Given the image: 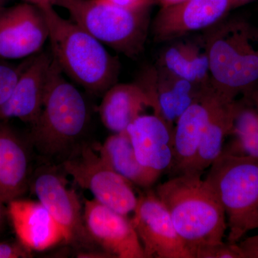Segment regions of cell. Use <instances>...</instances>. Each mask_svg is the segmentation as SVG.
<instances>
[{"label":"cell","instance_id":"cell-13","mask_svg":"<svg viewBox=\"0 0 258 258\" xmlns=\"http://www.w3.org/2000/svg\"><path fill=\"white\" fill-rule=\"evenodd\" d=\"M138 81L149 96L154 114L174 127L180 115L198 101L210 83L195 84L159 64L145 70Z\"/></svg>","mask_w":258,"mask_h":258},{"label":"cell","instance_id":"cell-3","mask_svg":"<svg viewBox=\"0 0 258 258\" xmlns=\"http://www.w3.org/2000/svg\"><path fill=\"white\" fill-rule=\"evenodd\" d=\"M53 6L40 7L49 30L52 56L62 73L94 95H103L118 81L120 63L99 40L57 14Z\"/></svg>","mask_w":258,"mask_h":258},{"label":"cell","instance_id":"cell-10","mask_svg":"<svg viewBox=\"0 0 258 258\" xmlns=\"http://www.w3.org/2000/svg\"><path fill=\"white\" fill-rule=\"evenodd\" d=\"M42 10L25 3L0 12V59L18 60L37 55L48 40Z\"/></svg>","mask_w":258,"mask_h":258},{"label":"cell","instance_id":"cell-15","mask_svg":"<svg viewBox=\"0 0 258 258\" xmlns=\"http://www.w3.org/2000/svg\"><path fill=\"white\" fill-rule=\"evenodd\" d=\"M52 54L40 52L30 57L8 101L0 106V121L19 118L32 124L43 103Z\"/></svg>","mask_w":258,"mask_h":258},{"label":"cell","instance_id":"cell-5","mask_svg":"<svg viewBox=\"0 0 258 258\" xmlns=\"http://www.w3.org/2000/svg\"><path fill=\"white\" fill-rule=\"evenodd\" d=\"M209 168L205 180L225 211L227 242L238 243L258 229V159L222 152Z\"/></svg>","mask_w":258,"mask_h":258},{"label":"cell","instance_id":"cell-29","mask_svg":"<svg viewBox=\"0 0 258 258\" xmlns=\"http://www.w3.org/2000/svg\"><path fill=\"white\" fill-rule=\"evenodd\" d=\"M30 4L35 5L38 7L54 6L57 4L58 0H24Z\"/></svg>","mask_w":258,"mask_h":258},{"label":"cell","instance_id":"cell-12","mask_svg":"<svg viewBox=\"0 0 258 258\" xmlns=\"http://www.w3.org/2000/svg\"><path fill=\"white\" fill-rule=\"evenodd\" d=\"M231 0H186L161 8L152 23L157 42H171L220 23L232 5Z\"/></svg>","mask_w":258,"mask_h":258},{"label":"cell","instance_id":"cell-14","mask_svg":"<svg viewBox=\"0 0 258 258\" xmlns=\"http://www.w3.org/2000/svg\"><path fill=\"white\" fill-rule=\"evenodd\" d=\"M174 128L157 115L142 114L125 130L140 164L160 176L172 166Z\"/></svg>","mask_w":258,"mask_h":258},{"label":"cell","instance_id":"cell-16","mask_svg":"<svg viewBox=\"0 0 258 258\" xmlns=\"http://www.w3.org/2000/svg\"><path fill=\"white\" fill-rule=\"evenodd\" d=\"M217 95V88L210 82L198 101L176 120L173 133L174 161L169 171L171 176L186 172L192 165Z\"/></svg>","mask_w":258,"mask_h":258},{"label":"cell","instance_id":"cell-2","mask_svg":"<svg viewBox=\"0 0 258 258\" xmlns=\"http://www.w3.org/2000/svg\"><path fill=\"white\" fill-rule=\"evenodd\" d=\"M88 120L84 96L52 57L41 111L31 124L29 142L45 159L63 161L80 145Z\"/></svg>","mask_w":258,"mask_h":258},{"label":"cell","instance_id":"cell-30","mask_svg":"<svg viewBox=\"0 0 258 258\" xmlns=\"http://www.w3.org/2000/svg\"><path fill=\"white\" fill-rule=\"evenodd\" d=\"M186 0H158L159 4L164 8H169V7L174 6V5H179L180 3H184Z\"/></svg>","mask_w":258,"mask_h":258},{"label":"cell","instance_id":"cell-34","mask_svg":"<svg viewBox=\"0 0 258 258\" xmlns=\"http://www.w3.org/2000/svg\"><path fill=\"white\" fill-rule=\"evenodd\" d=\"M255 35H256V39H257V43H258V31L257 32H256Z\"/></svg>","mask_w":258,"mask_h":258},{"label":"cell","instance_id":"cell-6","mask_svg":"<svg viewBox=\"0 0 258 258\" xmlns=\"http://www.w3.org/2000/svg\"><path fill=\"white\" fill-rule=\"evenodd\" d=\"M73 21L101 43L135 57L143 51L149 28V8L128 9L104 0H58Z\"/></svg>","mask_w":258,"mask_h":258},{"label":"cell","instance_id":"cell-17","mask_svg":"<svg viewBox=\"0 0 258 258\" xmlns=\"http://www.w3.org/2000/svg\"><path fill=\"white\" fill-rule=\"evenodd\" d=\"M8 214L18 240L32 252L66 242L64 231L40 202L12 200Z\"/></svg>","mask_w":258,"mask_h":258},{"label":"cell","instance_id":"cell-33","mask_svg":"<svg viewBox=\"0 0 258 258\" xmlns=\"http://www.w3.org/2000/svg\"><path fill=\"white\" fill-rule=\"evenodd\" d=\"M231 1H232V3H238V2L245 1V0H231Z\"/></svg>","mask_w":258,"mask_h":258},{"label":"cell","instance_id":"cell-18","mask_svg":"<svg viewBox=\"0 0 258 258\" xmlns=\"http://www.w3.org/2000/svg\"><path fill=\"white\" fill-rule=\"evenodd\" d=\"M30 155L25 139L0 121V200L8 204L19 199L30 186Z\"/></svg>","mask_w":258,"mask_h":258},{"label":"cell","instance_id":"cell-24","mask_svg":"<svg viewBox=\"0 0 258 258\" xmlns=\"http://www.w3.org/2000/svg\"><path fill=\"white\" fill-rule=\"evenodd\" d=\"M30 57L19 66H14L0 59V106L11 96L22 73L28 64Z\"/></svg>","mask_w":258,"mask_h":258},{"label":"cell","instance_id":"cell-31","mask_svg":"<svg viewBox=\"0 0 258 258\" xmlns=\"http://www.w3.org/2000/svg\"><path fill=\"white\" fill-rule=\"evenodd\" d=\"M5 204L0 200V229L3 227V222H4L5 220V212H6L4 207Z\"/></svg>","mask_w":258,"mask_h":258},{"label":"cell","instance_id":"cell-11","mask_svg":"<svg viewBox=\"0 0 258 258\" xmlns=\"http://www.w3.org/2000/svg\"><path fill=\"white\" fill-rule=\"evenodd\" d=\"M83 218L91 240L111 257L146 258L132 220L99 202L85 200Z\"/></svg>","mask_w":258,"mask_h":258},{"label":"cell","instance_id":"cell-4","mask_svg":"<svg viewBox=\"0 0 258 258\" xmlns=\"http://www.w3.org/2000/svg\"><path fill=\"white\" fill-rule=\"evenodd\" d=\"M205 39L212 84L232 99L258 85L256 35L240 20L218 23L208 29Z\"/></svg>","mask_w":258,"mask_h":258},{"label":"cell","instance_id":"cell-25","mask_svg":"<svg viewBox=\"0 0 258 258\" xmlns=\"http://www.w3.org/2000/svg\"><path fill=\"white\" fill-rule=\"evenodd\" d=\"M195 258H244L238 243L220 242L200 247L195 252Z\"/></svg>","mask_w":258,"mask_h":258},{"label":"cell","instance_id":"cell-23","mask_svg":"<svg viewBox=\"0 0 258 258\" xmlns=\"http://www.w3.org/2000/svg\"><path fill=\"white\" fill-rule=\"evenodd\" d=\"M236 99L235 115L223 152L232 155L258 159V85Z\"/></svg>","mask_w":258,"mask_h":258},{"label":"cell","instance_id":"cell-26","mask_svg":"<svg viewBox=\"0 0 258 258\" xmlns=\"http://www.w3.org/2000/svg\"><path fill=\"white\" fill-rule=\"evenodd\" d=\"M32 251L27 248L18 240L0 242V258L32 257Z\"/></svg>","mask_w":258,"mask_h":258},{"label":"cell","instance_id":"cell-27","mask_svg":"<svg viewBox=\"0 0 258 258\" xmlns=\"http://www.w3.org/2000/svg\"><path fill=\"white\" fill-rule=\"evenodd\" d=\"M238 244L244 258H258V235L244 237Z\"/></svg>","mask_w":258,"mask_h":258},{"label":"cell","instance_id":"cell-7","mask_svg":"<svg viewBox=\"0 0 258 258\" xmlns=\"http://www.w3.org/2000/svg\"><path fill=\"white\" fill-rule=\"evenodd\" d=\"M60 166L76 184L89 190L95 200L108 208L125 216L135 210L138 196L134 184L116 172L90 146H78Z\"/></svg>","mask_w":258,"mask_h":258},{"label":"cell","instance_id":"cell-32","mask_svg":"<svg viewBox=\"0 0 258 258\" xmlns=\"http://www.w3.org/2000/svg\"><path fill=\"white\" fill-rule=\"evenodd\" d=\"M8 0H0V12L5 8V5L6 4Z\"/></svg>","mask_w":258,"mask_h":258},{"label":"cell","instance_id":"cell-21","mask_svg":"<svg viewBox=\"0 0 258 258\" xmlns=\"http://www.w3.org/2000/svg\"><path fill=\"white\" fill-rule=\"evenodd\" d=\"M173 41L161 54L159 64L195 84L204 86L211 82L205 39Z\"/></svg>","mask_w":258,"mask_h":258},{"label":"cell","instance_id":"cell-20","mask_svg":"<svg viewBox=\"0 0 258 258\" xmlns=\"http://www.w3.org/2000/svg\"><path fill=\"white\" fill-rule=\"evenodd\" d=\"M236 99L217 90L211 113L205 125L198 154L186 172L203 174L221 154L225 141L230 134L235 115ZM184 174V173H183Z\"/></svg>","mask_w":258,"mask_h":258},{"label":"cell","instance_id":"cell-8","mask_svg":"<svg viewBox=\"0 0 258 258\" xmlns=\"http://www.w3.org/2000/svg\"><path fill=\"white\" fill-rule=\"evenodd\" d=\"M60 169L53 165L40 166L30 178V189L64 231L66 243L87 249L85 256L101 254L103 252L94 251L97 246L86 230L79 197L69 188L66 173Z\"/></svg>","mask_w":258,"mask_h":258},{"label":"cell","instance_id":"cell-9","mask_svg":"<svg viewBox=\"0 0 258 258\" xmlns=\"http://www.w3.org/2000/svg\"><path fill=\"white\" fill-rule=\"evenodd\" d=\"M133 213L131 220L146 258H194L154 190L139 194Z\"/></svg>","mask_w":258,"mask_h":258},{"label":"cell","instance_id":"cell-1","mask_svg":"<svg viewBox=\"0 0 258 258\" xmlns=\"http://www.w3.org/2000/svg\"><path fill=\"white\" fill-rule=\"evenodd\" d=\"M154 191L194 258L200 247L223 242L227 230L225 211L202 174L170 176Z\"/></svg>","mask_w":258,"mask_h":258},{"label":"cell","instance_id":"cell-28","mask_svg":"<svg viewBox=\"0 0 258 258\" xmlns=\"http://www.w3.org/2000/svg\"><path fill=\"white\" fill-rule=\"evenodd\" d=\"M112 4L128 8V9H141L151 7L153 0H104Z\"/></svg>","mask_w":258,"mask_h":258},{"label":"cell","instance_id":"cell-22","mask_svg":"<svg viewBox=\"0 0 258 258\" xmlns=\"http://www.w3.org/2000/svg\"><path fill=\"white\" fill-rule=\"evenodd\" d=\"M98 152L116 172L139 187L151 189L161 176L140 164L125 131L108 137Z\"/></svg>","mask_w":258,"mask_h":258},{"label":"cell","instance_id":"cell-19","mask_svg":"<svg viewBox=\"0 0 258 258\" xmlns=\"http://www.w3.org/2000/svg\"><path fill=\"white\" fill-rule=\"evenodd\" d=\"M103 96L100 117L105 127L113 133L125 132L146 108H150L149 96L139 81L116 83Z\"/></svg>","mask_w":258,"mask_h":258}]
</instances>
